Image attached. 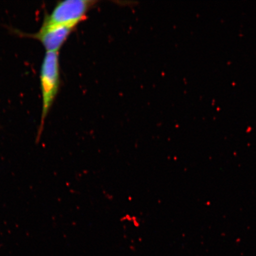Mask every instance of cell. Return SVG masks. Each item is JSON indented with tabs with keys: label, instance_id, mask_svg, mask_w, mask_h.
Wrapping results in <instances>:
<instances>
[{
	"label": "cell",
	"instance_id": "1",
	"mask_svg": "<svg viewBox=\"0 0 256 256\" xmlns=\"http://www.w3.org/2000/svg\"><path fill=\"white\" fill-rule=\"evenodd\" d=\"M40 86L42 96V108L40 126L39 131L40 138L44 120L51 106L55 100L60 86V62L58 52H46L44 56L40 70Z\"/></svg>",
	"mask_w": 256,
	"mask_h": 256
},
{
	"label": "cell",
	"instance_id": "3",
	"mask_svg": "<svg viewBox=\"0 0 256 256\" xmlns=\"http://www.w3.org/2000/svg\"><path fill=\"white\" fill-rule=\"evenodd\" d=\"M74 28L66 25L42 26L33 37L43 44L46 52H58Z\"/></svg>",
	"mask_w": 256,
	"mask_h": 256
},
{
	"label": "cell",
	"instance_id": "2",
	"mask_svg": "<svg viewBox=\"0 0 256 256\" xmlns=\"http://www.w3.org/2000/svg\"><path fill=\"white\" fill-rule=\"evenodd\" d=\"M94 2L88 0H66L60 2L51 14L44 18L42 26L66 25L76 27Z\"/></svg>",
	"mask_w": 256,
	"mask_h": 256
}]
</instances>
